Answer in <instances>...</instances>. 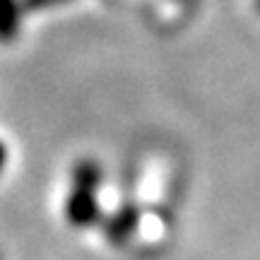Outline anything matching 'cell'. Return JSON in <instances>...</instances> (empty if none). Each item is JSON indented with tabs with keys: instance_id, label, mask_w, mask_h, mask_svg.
Wrapping results in <instances>:
<instances>
[{
	"instance_id": "6da1fadb",
	"label": "cell",
	"mask_w": 260,
	"mask_h": 260,
	"mask_svg": "<svg viewBox=\"0 0 260 260\" xmlns=\"http://www.w3.org/2000/svg\"><path fill=\"white\" fill-rule=\"evenodd\" d=\"M94 190L75 188L70 200H68V219L75 226H89L99 217V205L94 203Z\"/></svg>"
},
{
	"instance_id": "7a4b0ae2",
	"label": "cell",
	"mask_w": 260,
	"mask_h": 260,
	"mask_svg": "<svg viewBox=\"0 0 260 260\" xmlns=\"http://www.w3.org/2000/svg\"><path fill=\"white\" fill-rule=\"evenodd\" d=\"M138 210L135 207H123L121 212L113 217L109 226H106V234H109V239L113 243H123L128 239L130 234L135 232V226H138Z\"/></svg>"
},
{
	"instance_id": "3957f363",
	"label": "cell",
	"mask_w": 260,
	"mask_h": 260,
	"mask_svg": "<svg viewBox=\"0 0 260 260\" xmlns=\"http://www.w3.org/2000/svg\"><path fill=\"white\" fill-rule=\"evenodd\" d=\"M3 159H5V147H3V142H0V169H3Z\"/></svg>"
},
{
	"instance_id": "277c9868",
	"label": "cell",
	"mask_w": 260,
	"mask_h": 260,
	"mask_svg": "<svg viewBox=\"0 0 260 260\" xmlns=\"http://www.w3.org/2000/svg\"><path fill=\"white\" fill-rule=\"evenodd\" d=\"M255 5H258V12H260V0H255Z\"/></svg>"
}]
</instances>
